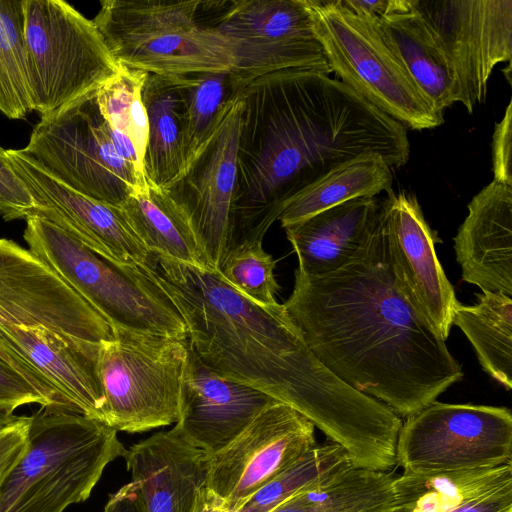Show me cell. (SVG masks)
Returning <instances> with one entry per match:
<instances>
[{"instance_id":"60d3db41","label":"cell","mask_w":512,"mask_h":512,"mask_svg":"<svg viewBox=\"0 0 512 512\" xmlns=\"http://www.w3.org/2000/svg\"><path fill=\"white\" fill-rule=\"evenodd\" d=\"M356 15L377 21L387 15L402 13L412 8L411 0H341Z\"/></svg>"},{"instance_id":"4fadbf2b","label":"cell","mask_w":512,"mask_h":512,"mask_svg":"<svg viewBox=\"0 0 512 512\" xmlns=\"http://www.w3.org/2000/svg\"><path fill=\"white\" fill-rule=\"evenodd\" d=\"M0 324L43 327L92 352L114 338L108 322L28 248L0 238Z\"/></svg>"},{"instance_id":"603a6c76","label":"cell","mask_w":512,"mask_h":512,"mask_svg":"<svg viewBox=\"0 0 512 512\" xmlns=\"http://www.w3.org/2000/svg\"><path fill=\"white\" fill-rule=\"evenodd\" d=\"M0 340L41 373L75 412L103 422L98 352L85 350L43 327L0 324Z\"/></svg>"},{"instance_id":"f35d334b","label":"cell","mask_w":512,"mask_h":512,"mask_svg":"<svg viewBox=\"0 0 512 512\" xmlns=\"http://www.w3.org/2000/svg\"><path fill=\"white\" fill-rule=\"evenodd\" d=\"M512 102L506 107L504 117L495 124L492 137V166L494 181L512 186Z\"/></svg>"},{"instance_id":"74e56055","label":"cell","mask_w":512,"mask_h":512,"mask_svg":"<svg viewBox=\"0 0 512 512\" xmlns=\"http://www.w3.org/2000/svg\"><path fill=\"white\" fill-rule=\"evenodd\" d=\"M28 404L50 407L29 382L0 358V414L14 415V410Z\"/></svg>"},{"instance_id":"ac0fdd59","label":"cell","mask_w":512,"mask_h":512,"mask_svg":"<svg viewBox=\"0 0 512 512\" xmlns=\"http://www.w3.org/2000/svg\"><path fill=\"white\" fill-rule=\"evenodd\" d=\"M7 155L36 202L33 215L50 221L118 265L137 267L146 262L150 252L120 207L75 191L22 149H9Z\"/></svg>"},{"instance_id":"b9f144b4","label":"cell","mask_w":512,"mask_h":512,"mask_svg":"<svg viewBox=\"0 0 512 512\" xmlns=\"http://www.w3.org/2000/svg\"><path fill=\"white\" fill-rule=\"evenodd\" d=\"M103 512H137L134 493L130 483L110 494Z\"/></svg>"},{"instance_id":"8fae6325","label":"cell","mask_w":512,"mask_h":512,"mask_svg":"<svg viewBox=\"0 0 512 512\" xmlns=\"http://www.w3.org/2000/svg\"><path fill=\"white\" fill-rule=\"evenodd\" d=\"M511 458L510 409L437 401L402 423L395 453L396 464L409 473L492 468Z\"/></svg>"},{"instance_id":"277c9868","label":"cell","mask_w":512,"mask_h":512,"mask_svg":"<svg viewBox=\"0 0 512 512\" xmlns=\"http://www.w3.org/2000/svg\"><path fill=\"white\" fill-rule=\"evenodd\" d=\"M30 417L29 447L2 487L0 512H64L127 450L114 428L80 413L41 407Z\"/></svg>"},{"instance_id":"cb8c5ba5","label":"cell","mask_w":512,"mask_h":512,"mask_svg":"<svg viewBox=\"0 0 512 512\" xmlns=\"http://www.w3.org/2000/svg\"><path fill=\"white\" fill-rule=\"evenodd\" d=\"M379 207L376 197L357 198L284 227L298 269L322 276L344 266L366 242Z\"/></svg>"},{"instance_id":"4316f807","label":"cell","mask_w":512,"mask_h":512,"mask_svg":"<svg viewBox=\"0 0 512 512\" xmlns=\"http://www.w3.org/2000/svg\"><path fill=\"white\" fill-rule=\"evenodd\" d=\"M120 208L150 253L200 268L208 267L187 214L168 190L151 185L137 188Z\"/></svg>"},{"instance_id":"7c38bea8","label":"cell","mask_w":512,"mask_h":512,"mask_svg":"<svg viewBox=\"0 0 512 512\" xmlns=\"http://www.w3.org/2000/svg\"><path fill=\"white\" fill-rule=\"evenodd\" d=\"M210 26L228 41L235 96L252 80L287 69L331 73L306 0H240Z\"/></svg>"},{"instance_id":"836d02e7","label":"cell","mask_w":512,"mask_h":512,"mask_svg":"<svg viewBox=\"0 0 512 512\" xmlns=\"http://www.w3.org/2000/svg\"><path fill=\"white\" fill-rule=\"evenodd\" d=\"M185 78L186 130L191 161L213 133L235 94L228 71L190 74Z\"/></svg>"},{"instance_id":"ee69618b","label":"cell","mask_w":512,"mask_h":512,"mask_svg":"<svg viewBox=\"0 0 512 512\" xmlns=\"http://www.w3.org/2000/svg\"><path fill=\"white\" fill-rule=\"evenodd\" d=\"M14 416H15V415H10V416H8V415H2V414H0V424L5 423V422H7V421L11 420Z\"/></svg>"},{"instance_id":"6da1fadb","label":"cell","mask_w":512,"mask_h":512,"mask_svg":"<svg viewBox=\"0 0 512 512\" xmlns=\"http://www.w3.org/2000/svg\"><path fill=\"white\" fill-rule=\"evenodd\" d=\"M137 268L174 305L189 346L213 372L292 407L345 449L356 467L373 469L390 457L401 418L331 372L282 304L255 303L216 270L155 253Z\"/></svg>"},{"instance_id":"2e32d148","label":"cell","mask_w":512,"mask_h":512,"mask_svg":"<svg viewBox=\"0 0 512 512\" xmlns=\"http://www.w3.org/2000/svg\"><path fill=\"white\" fill-rule=\"evenodd\" d=\"M241 102H228L204 145L168 190L187 214L209 268L218 270L232 239Z\"/></svg>"},{"instance_id":"d590c367","label":"cell","mask_w":512,"mask_h":512,"mask_svg":"<svg viewBox=\"0 0 512 512\" xmlns=\"http://www.w3.org/2000/svg\"><path fill=\"white\" fill-rule=\"evenodd\" d=\"M36 202L28 187L0 147V215L6 221L26 219L33 215Z\"/></svg>"},{"instance_id":"44dd1931","label":"cell","mask_w":512,"mask_h":512,"mask_svg":"<svg viewBox=\"0 0 512 512\" xmlns=\"http://www.w3.org/2000/svg\"><path fill=\"white\" fill-rule=\"evenodd\" d=\"M454 237L462 279L512 296V186L492 181L469 202Z\"/></svg>"},{"instance_id":"7402d4cb","label":"cell","mask_w":512,"mask_h":512,"mask_svg":"<svg viewBox=\"0 0 512 512\" xmlns=\"http://www.w3.org/2000/svg\"><path fill=\"white\" fill-rule=\"evenodd\" d=\"M384 512H512V461L475 470L394 477Z\"/></svg>"},{"instance_id":"52a82bcc","label":"cell","mask_w":512,"mask_h":512,"mask_svg":"<svg viewBox=\"0 0 512 512\" xmlns=\"http://www.w3.org/2000/svg\"><path fill=\"white\" fill-rule=\"evenodd\" d=\"M34 111L55 115L95 94L119 70L94 24L63 0H23Z\"/></svg>"},{"instance_id":"3957f363","label":"cell","mask_w":512,"mask_h":512,"mask_svg":"<svg viewBox=\"0 0 512 512\" xmlns=\"http://www.w3.org/2000/svg\"><path fill=\"white\" fill-rule=\"evenodd\" d=\"M236 96L241 119L231 246L263 240L291 197L344 162L367 153L391 168L409 160L407 128L329 74L271 72Z\"/></svg>"},{"instance_id":"7a4b0ae2","label":"cell","mask_w":512,"mask_h":512,"mask_svg":"<svg viewBox=\"0 0 512 512\" xmlns=\"http://www.w3.org/2000/svg\"><path fill=\"white\" fill-rule=\"evenodd\" d=\"M305 343L338 378L409 417L463 378L445 341L406 300L388 259L381 201L372 230L338 270L298 268L282 304Z\"/></svg>"},{"instance_id":"ab89813d","label":"cell","mask_w":512,"mask_h":512,"mask_svg":"<svg viewBox=\"0 0 512 512\" xmlns=\"http://www.w3.org/2000/svg\"><path fill=\"white\" fill-rule=\"evenodd\" d=\"M0 358L29 382L47 400L50 407H60L74 411L41 373L31 366L13 347L1 340Z\"/></svg>"},{"instance_id":"d6a6232c","label":"cell","mask_w":512,"mask_h":512,"mask_svg":"<svg viewBox=\"0 0 512 512\" xmlns=\"http://www.w3.org/2000/svg\"><path fill=\"white\" fill-rule=\"evenodd\" d=\"M147 76L146 72L120 65L118 72L95 95L109 128L132 142L142 162L148 137V120L142 101Z\"/></svg>"},{"instance_id":"d4e9b609","label":"cell","mask_w":512,"mask_h":512,"mask_svg":"<svg viewBox=\"0 0 512 512\" xmlns=\"http://www.w3.org/2000/svg\"><path fill=\"white\" fill-rule=\"evenodd\" d=\"M185 76L148 74L142 90L148 120L144 173L148 185L165 190L182 177L190 162Z\"/></svg>"},{"instance_id":"9a60e30c","label":"cell","mask_w":512,"mask_h":512,"mask_svg":"<svg viewBox=\"0 0 512 512\" xmlns=\"http://www.w3.org/2000/svg\"><path fill=\"white\" fill-rule=\"evenodd\" d=\"M316 445L315 427L292 407H265L225 448L210 455L206 486L235 512Z\"/></svg>"},{"instance_id":"30bf717a","label":"cell","mask_w":512,"mask_h":512,"mask_svg":"<svg viewBox=\"0 0 512 512\" xmlns=\"http://www.w3.org/2000/svg\"><path fill=\"white\" fill-rule=\"evenodd\" d=\"M95 95L40 119L22 150L75 191L121 207L148 183L116 151Z\"/></svg>"},{"instance_id":"5b68a950","label":"cell","mask_w":512,"mask_h":512,"mask_svg":"<svg viewBox=\"0 0 512 512\" xmlns=\"http://www.w3.org/2000/svg\"><path fill=\"white\" fill-rule=\"evenodd\" d=\"M28 249L91 305L113 331L187 338V328L167 296L137 267L118 265L51 223L25 219Z\"/></svg>"},{"instance_id":"8992f818","label":"cell","mask_w":512,"mask_h":512,"mask_svg":"<svg viewBox=\"0 0 512 512\" xmlns=\"http://www.w3.org/2000/svg\"><path fill=\"white\" fill-rule=\"evenodd\" d=\"M94 24L116 62L148 74L231 72L234 56L218 31L197 22L201 1L103 0Z\"/></svg>"},{"instance_id":"5bb4252c","label":"cell","mask_w":512,"mask_h":512,"mask_svg":"<svg viewBox=\"0 0 512 512\" xmlns=\"http://www.w3.org/2000/svg\"><path fill=\"white\" fill-rule=\"evenodd\" d=\"M457 78L469 113L486 100L494 67L512 58V0H412Z\"/></svg>"},{"instance_id":"f1b7e54d","label":"cell","mask_w":512,"mask_h":512,"mask_svg":"<svg viewBox=\"0 0 512 512\" xmlns=\"http://www.w3.org/2000/svg\"><path fill=\"white\" fill-rule=\"evenodd\" d=\"M476 296L475 305L459 302L452 324L466 335L484 371L509 391L512 388V296L487 291Z\"/></svg>"},{"instance_id":"83f0119b","label":"cell","mask_w":512,"mask_h":512,"mask_svg":"<svg viewBox=\"0 0 512 512\" xmlns=\"http://www.w3.org/2000/svg\"><path fill=\"white\" fill-rule=\"evenodd\" d=\"M391 167L378 154L344 162L291 197L278 220L284 228L330 207L392 190Z\"/></svg>"},{"instance_id":"e0dca14e","label":"cell","mask_w":512,"mask_h":512,"mask_svg":"<svg viewBox=\"0 0 512 512\" xmlns=\"http://www.w3.org/2000/svg\"><path fill=\"white\" fill-rule=\"evenodd\" d=\"M386 248L396 285L412 308L445 341L459 304L437 258L435 232L412 194L393 191L381 201Z\"/></svg>"},{"instance_id":"f546056e","label":"cell","mask_w":512,"mask_h":512,"mask_svg":"<svg viewBox=\"0 0 512 512\" xmlns=\"http://www.w3.org/2000/svg\"><path fill=\"white\" fill-rule=\"evenodd\" d=\"M394 477L351 467L295 494L271 512H384L391 503Z\"/></svg>"},{"instance_id":"ba28073f","label":"cell","mask_w":512,"mask_h":512,"mask_svg":"<svg viewBox=\"0 0 512 512\" xmlns=\"http://www.w3.org/2000/svg\"><path fill=\"white\" fill-rule=\"evenodd\" d=\"M306 3L330 69L345 85L405 128L431 129L443 123V115L387 47L375 21L356 15L341 0Z\"/></svg>"},{"instance_id":"484cf974","label":"cell","mask_w":512,"mask_h":512,"mask_svg":"<svg viewBox=\"0 0 512 512\" xmlns=\"http://www.w3.org/2000/svg\"><path fill=\"white\" fill-rule=\"evenodd\" d=\"M375 22L387 47L437 113L443 115L446 108L461 103L454 71L413 3L410 10Z\"/></svg>"},{"instance_id":"4dcf8cb0","label":"cell","mask_w":512,"mask_h":512,"mask_svg":"<svg viewBox=\"0 0 512 512\" xmlns=\"http://www.w3.org/2000/svg\"><path fill=\"white\" fill-rule=\"evenodd\" d=\"M355 467L348 453L334 442L315 445L278 474L235 512H271L295 494Z\"/></svg>"},{"instance_id":"ffe728a7","label":"cell","mask_w":512,"mask_h":512,"mask_svg":"<svg viewBox=\"0 0 512 512\" xmlns=\"http://www.w3.org/2000/svg\"><path fill=\"white\" fill-rule=\"evenodd\" d=\"M123 458L131 474L137 512H192L206 485L210 454L175 429L134 444Z\"/></svg>"},{"instance_id":"1f68e13d","label":"cell","mask_w":512,"mask_h":512,"mask_svg":"<svg viewBox=\"0 0 512 512\" xmlns=\"http://www.w3.org/2000/svg\"><path fill=\"white\" fill-rule=\"evenodd\" d=\"M0 111L10 119H25L34 111L23 0H0Z\"/></svg>"},{"instance_id":"7bdbcfd3","label":"cell","mask_w":512,"mask_h":512,"mask_svg":"<svg viewBox=\"0 0 512 512\" xmlns=\"http://www.w3.org/2000/svg\"><path fill=\"white\" fill-rule=\"evenodd\" d=\"M192 512H228L223 501L206 485L198 493Z\"/></svg>"},{"instance_id":"e575fe53","label":"cell","mask_w":512,"mask_h":512,"mask_svg":"<svg viewBox=\"0 0 512 512\" xmlns=\"http://www.w3.org/2000/svg\"><path fill=\"white\" fill-rule=\"evenodd\" d=\"M276 260L268 254L262 239H245L232 245L216 270L235 290L263 306L277 304L279 285L274 275Z\"/></svg>"},{"instance_id":"9c48e42d","label":"cell","mask_w":512,"mask_h":512,"mask_svg":"<svg viewBox=\"0 0 512 512\" xmlns=\"http://www.w3.org/2000/svg\"><path fill=\"white\" fill-rule=\"evenodd\" d=\"M113 334L97 356L103 422L128 433L176 423L187 338L121 330Z\"/></svg>"},{"instance_id":"d6986e66","label":"cell","mask_w":512,"mask_h":512,"mask_svg":"<svg viewBox=\"0 0 512 512\" xmlns=\"http://www.w3.org/2000/svg\"><path fill=\"white\" fill-rule=\"evenodd\" d=\"M276 401L257 389L213 372L187 341L174 428L189 444L213 455Z\"/></svg>"},{"instance_id":"8d00e7d4","label":"cell","mask_w":512,"mask_h":512,"mask_svg":"<svg viewBox=\"0 0 512 512\" xmlns=\"http://www.w3.org/2000/svg\"><path fill=\"white\" fill-rule=\"evenodd\" d=\"M30 416H14L0 424V495L2 487L29 447Z\"/></svg>"}]
</instances>
